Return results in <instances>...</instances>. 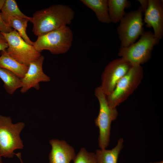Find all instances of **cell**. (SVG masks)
<instances>
[{"label":"cell","instance_id":"6da1fadb","mask_svg":"<svg viewBox=\"0 0 163 163\" xmlns=\"http://www.w3.org/2000/svg\"><path fill=\"white\" fill-rule=\"evenodd\" d=\"M74 16L71 8L58 4L36 11L30 21L33 24L32 31L38 37L70 24Z\"/></svg>","mask_w":163,"mask_h":163},{"label":"cell","instance_id":"7a4b0ae2","mask_svg":"<svg viewBox=\"0 0 163 163\" xmlns=\"http://www.w3.org/2000/svg\"><path fill=\"white\" fill-rule=\"evenodd\" d=\"M25 126L23 122L12 123L10 117L0 115V156L13 158L17 149L24 148L20 134Z\"/></svg>","mask_w":163,"mask_h":163},{"label":"cell","instance_id":"3957f363","mask_svg":"<svg viewBox=\"0 0 163 163\" xmlns=\"http://www.w3.org/2000/svg\"><path fill=\"white\" fill-rule=\"evenodd\" d=\"M159 40L151 31L144 32L136 42L127 47H120L118 55L132 66H140L150 59L152 51Z\"/></svg>","mask_w":163,"mask_h":163},{"label":"cell","instance_id":"277c9868","mask_svg":"<svg viewBox=\"0 0 163 163\" xmlns=\"http://www.w3.org/2000/svg\"><path fill=\"white\" fill-rule=\"evenodd\" d=\"M73 38L72 30L65 26L38 37L33 46L39 53L46 50L53 54H63L70 49Z\"/></svg>","mask_w":163,"mask_h":163},{"label":"cell","instance_id":"5b68a950","mask_svg":"<svg viewBox=\"0 0 163 163\" xmlns=\"http://www.w3.org/2000/svg\"><path fill=\"white\" fill-rule=\"evenodd\" d=\"M143 75V70L141 65L132 66L118 82L112 92L106 95L109 105L116 108L125 101L138 87Z\"/></svg>","mask_w":163,"mask_h":163},{"label":"cell","instance_id":"8992f818","mask_svg":"<svg viewBox=\"0 0 163 163\" xmlns=\"http://www.w3.org/2000/svg\"><path fill=\"white\" fill-rule=\"evenodd\" d=\"M94 94L100 106L99 114L94 122L99 129V145L101 149H104L109 144L111 122L116 119L118 113L116 108H112L109 105L101 86L95 89Z\"/></svg>","mask_w":163,"mask_h":163},{"label":"cell","instance_id":"52a82bcc","mask_svg":"<svg viewBox=\"0 0 163 163\" xmlns=\"http://www.w3.org/2000/svg\"><path fill=\"white\" fill-rule=\"evenodd\" d=\"M142 10L139 6L137 10L126 13L120 21L117 31L120 47H126L134 43L144 32Z\"/></svg>","mask_w":163,"mask_h":163},{"label":"cell","instance_id":"ba28073f","mask_svg":"<svg viewBox=\"0 0 163 163\" xmlns=\"http://www.w3.org/2000/svg\"><path fill=\"white\" fill-rule=\"evenodd\" d=\"M8 44L6 51L13 59L20 63L27 66L41 55L33 45L27 43L15 30L8 33H2Z\"/></svg>","mask_w":163,"mask_h":163},{"label":"cell","instance_id":"9c48e42d","mask_svg":"<svg viewBox=\"0 0 163 163\" xmlns=\"http://www.w3.org/2000/svg\"><path fill=\"white\" fill-rule=\"evenodd\" d=\"M132 66L122 58L113 60L106 66L101 75L100 86L106 95L112 92L118 82Z\"/></svg>","mask_w":163,"mask_h":163},{"label":"cell","instance_id":"30bf717a","mask_svg":"<svg viewBox=\"0 0 163 163\" xmlns=\"http://www.w3.org/2000/svg\"><path fill=\"white\" fill-rule=\"evenodd\" d=\"M44 59V57L41 55L38 59L29 63L27 72L24 76L21 78L22 85L20 90L21 93H24L32 88L38 90L40 88V82L50 81V78L43 70Z\"/></svg>","mask_w":163,"mask_h":163},{"label":"cell","instance_id":"8fae6325","mask_svg":"<svg viewBox=\"0 0 163 163\" xmlns=\"http://www.w3.org/2000/svg\"><path fill=\"white\" fill-rule=\"evenodd\" d=\"M144 12V21L147 27H152L155 36L160 40L163 36V5L160 0H149Z\"/></svg>","mask_w":163,"mask_h":163},{"label":"cell","instance_id":"7c38bea8","mask_svg":"<svg viewBox=\"0 0 163 163\" xmlns=\"http://www.w3.org/2000/svg\"><path fill=\"white\" fill-rule=\"evenodd\" d=\"M49 143L52 148L49 155L50 163H70L74 160L75 150L65 140L52 139Z\"/></svg>","mask_w":163,"mask_h":163},{"label":"cell","instance_id":"4fadbf2b","mask_svg":"<svg viewBox=\"0 0 163 163\" xmlns=\"http://www.w3.org/2000/svg\"><path fill=\"white\" fill-rule=\"evenodd\" d=\"M81 2L92 10L98 21L107 24L111 22L110 18L107 0H81Z\"/></svg>","mask_w":163,"mask_h":163},{"label":"cell","instance_id":"5bb4252c","mask_svg":"<svg viewBox=\"0 0 163 163\" xmlns=\"http://www.w3.org/2000/svg\"><path fill=\"white\" fill-rule=\"evenodd\" d=\"M0 56V68L8 70L17 75L20 78L24 76L28 69V66L18 62L7 53L2 52Z\"/></svg>","mask_w":163,"mask_h":163},{"label":"cell","instance_id":"9a60e30c","mask_svg":"<svg viewBox=\"0 0 163 163\" xmlns=\"http://www.w3.org/2000/svg\"><path fill=\"white\" fill-rule=\"evenodd\" d=\"M123 140L120 139L116 146L110 150L97 149L95 153L97 163H117L120 153L123 147Z\"/></svg>","mask_w":163,"mask_h":163},{"label":"cell","instance_id":"2e32d148","mask_svg":"<svg viewBox=\"0 0 163 163\" xmlns=\"http://www.w3.org/2000/svg\"><path fill=\"white\" fill-rule=\"evenodd\" d=\"M108 4L110 18L111 22L114 23L120 21L126 14L125 9L131 5L127 0H109Z\"/></svg>","mask_w":163,"mask_h":163},{"label":"cell","instance_id":"e0dca14e","mask_svg":"<svg viewBox=\"0 0 163 163\" xmlns=\"http://www.w3.org/2000/svg\"><path fill=\"white\" fill-rule=\"evenodd\" d=\"M5 22L11 27L16 30L22 38L28 44L33 45L26 33L27 23L29 20L26 18L15 17L9 16H1Z\"/></svg>","mask_w":163,"mask_h":163},{"label":"cell","instance_id":"ac0fdd59","mask_svg":"<svg viewBox=\"0 0 163 163\" xmlns=\"http://www.w3.org/2000/svg\"><path fill=\"white\" fill-rule=\"evenodd\" d=\"M0 78L4 83L5 89L9 94H13L18 89L22 87L21 78L8 70L0 68Z\"/></svg>","mask_w":163,"mask_h":163},{"label":"cell","instance_id":"d6986e66","mask_svg":"<svg viewBox=\"0 0 163 163\" xmlns=\"http://www.w3.org/2000/svg\"><path fill=\"white\" fill-rule=\"evenodd\" d=\"M1 16H9L15 17L24 18L29 21L31 17L26 16L20 10L17 3L14 0H5L1 10Z\"/></svg>","mask_w":163,"mask_h":163},{"label":"cell","instance_id":"ffe728a7","mask_svg":"<svg viewBox=\"0 0 163 163\" xmlns=\"http://www.w3.org/2000/svg\"><path fill=\"white\" fill-rule=\"evenodd\" d=\"M73 163H97L95 153L82 148L74 159Z\"/></svg>","mask_w":163,"mask_h":163},{"label":"cell","instance_id":"44dd1931","mask_svg":"<svg viewBox=\"0 0 163 163\" xmlns=\"http://www.w3.org/2000/svg\"><path fill=\"white\" fill-rule=\"evenodd\" d=\"M13 30L4 21L0 12V32L2 33H8Z\"/></svg>","mask_w":163,"mask_h":163},{"label":"cell","instance_id":"7402d4cb","mask_svg":"<svg viewBox=\"0 0 163 163\" xmlns=\"http://www.w3.org/2000/svg\"><path fill=\"white\" fill-rule=\"evenodd\" d=\"M8 46L5 38L2 33L0 32V52L6 51Z\"/></svg>","mask_w":163,"mask_h":163},{"label":"cell","instance_id":"603a6c76","mask_svg":"<svg viewBox=\"0 0 163 163\" xmlns=\"http://www.w3.org/2000/svg\"><path fill=\"white\" fill-rule=\"evenodd\" d=\"M141 6H140L142 12L144 13L147 9L149 5V0H138Z\"/></svg>","mask_w":163,"mask_h":163},{"label":"cell","instance_id":"cb8c5ba5","mask_svg":"<svg viewBox=\"0 0 163 163\" xmlns=\"http://www.w3.org/2000/svg\"><path fill=\"white\" fill-rule=\"evenodd\" d=\"M5 0H0V11H1L5 3Z\"/></svg>","mask_w":163,"mask_h":163},{"label":"cell","instance_id":"d4e9b609","mask_svg":"<svg viewBox=\"0 0 163 163\" xmlns=\"http://www.w3.org/2000/svg\"><path fill=\"white\" fill-rule=\"evenodd\" d=\"M18 158H19V159L20 160L21 163H23V161H22V160L21 156H19Z\"/></svg>","mask_w":163,"mask_h":163},{"label":"cell","instance_id":"484cf974","mask_svg":"<svg viewBox=\"0 0 163 163\" xmlns=\"http://www.w3.org/2000/svg\"><path fill=\"white\" fill-rule=\"evenodd\" d=\"M149 163H163V161H160L156 162H151Z\"/></svg>","mask_w":163,"mask_h":163},{"label":"cell","instance_id":"4316f807","mask_svg":"<svg viewBox=\"0 0 163 163\" xmlns=\"http://www.w3.org/2000/svg\"><path fill=\"white\" fill-rule=\"evenodd\" d=\"M0 163H3L2 161V157L0 156Z\"/></svg>","mask_w":163,"mask_h":163}]
</instances>
